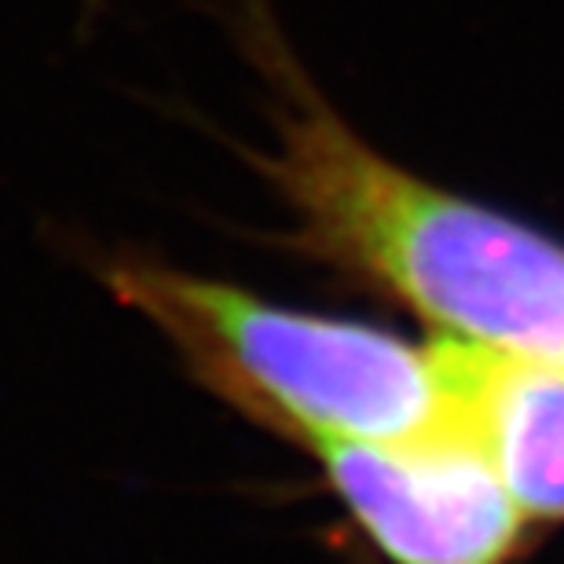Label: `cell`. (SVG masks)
<instances>
[{
	"mask_svg": "<svg viewBox=\"0 0 564 564\" xmlns=\"http://www.w3.org/2000/svg\"><path fill=\"white\" fill-rule=\"evenodd\" d=\"M279 93L264 173L301 217L297 246L352 268L433 326L564 367V246L403 173L323 104L268 0H228Z\"/></svg>",
	"mask_w": 564,
	"mask_h": 564,
	"instance_id": "1",
	"label": "cell"
},
{
	"mask_svg": "<svg viewBox=\"0 0 564 564\" xmlns=\"http://www.w3.org/2000/svg\"><path fill=\"white\" fill-rule=\"evenodd\" d=\"M121 304L162 330L209 392L308 444L408 447L458 436L429 352L356 323L286 312L140 250L96 257Z\"/></svg>",
	"mask_w": 564,
	"mask_h": 564,
	"instance_id": "2",
	"label": "cell"
},
{
	"mask_svg": "<svg viewBox=\"0 0 564 564\" xmlns=\"http://www.w3.org/2000/svg\"><path fill=\"white\" fill-rule=\"evenodd\" d=\"M315 451L364 532L397 564H502L521 539L524 510L462 436L408 447L326 440Z\"/></svg>",
	"mask_w": 564,
	"mask_h": 564,
	"instance_id": "3",
	"label": "cell"
},
{
	"mask_svg": "<svg viewBox=\"0 0 564 564\" xmlns=\"http://www.w3.org/2000/svg\"><path fill=\"white\" fill-rule=\"evenodd\" d=\"M451 429L480 451L513 502L564 517V367L469 337L429 348Z\"/></svg>",
	"mask_w": 564,
	"mask_h": 564,
	"instance_id": "4",
	"label": "cell"
}]
</instances>
